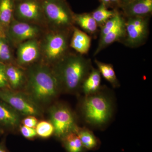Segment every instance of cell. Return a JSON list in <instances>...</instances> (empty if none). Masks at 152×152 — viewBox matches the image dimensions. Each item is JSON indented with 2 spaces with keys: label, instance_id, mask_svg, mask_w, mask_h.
Instances as JSON below:
<instances>
[{
  "label": "cell",
  "instance_id": "obj_1",
  "mask_svg": "<svg viewBox=\"0 0 152 152\" xmlns=\"http://www.w3.org/2000/svg\"><path fill=\"white\" fill-rule=\"evenodd\" d=\"M26 93L39 106L51 103L61 91L53 69L44 64H35L28 70Z\"/></svg>",
  "mask_w": 152,
  "mask_h": 152
},
{
  "label": "cell",
  "instance_id": "obj_2",
  "mask_svg": "<svg viewBox=\"0 0 152 152\" xmlns=\"http://www.w3.org/2000/svg\"><path fill=\"white\" fill-rule=\"evenodd\" d=\"M92 67L91 61L79 55H66L53 68L61 91L74 94L81 90L82 84Z\"/></svg>",
  "mask_w": 152,
  "mask_h": 152
},
{
  "label": "cell",
  "instance_id": "obj_3",
  "mask_svg": "<svg viewBox=\"0 0 152 152\" xmlns=\"http://www.w3.org/2000/svg\"><path fill=\"white\" fill-rule=\"evenodd\" d=\"M80 109L86 124L93 127L103 129L113 118V99L101 88L95 94L84 96Z\"/></svg>",
  "mask_w": 152,
  "mask_h": 152
},
{
  "label": "cell",
  "instance_id": "obj_4",
  "mask_svg": "<svg viewBox=\"0 0 152 152\" xmlns=\"http://www.w3.org/2000/svg\"><path fill=\"white\" fill-rule=\"evenodd\" d=\"M45 20L56 30L72 26L74 15L65 0H41Z\"/></svg>",
  "mask_w": 152,
  "mask_h": 152
},
{
  "label": "cell",
  "instance_id": "obj_5",
  "mask_svg": "<svg viewBox=\"0 0 152 152\" xmlns=\"http://www.w3.org/2000/svg\"><path fill=\"white\" fill-rule=\"evenodd\" d=\"M49 112L50 122L57 137L62 139L69 133L75 132L78 127L75 114L66 105L55 104L50 108Z\"/></svg>",
  "mask_w": 152,
  "mask_h": 152
},
{
  "label": "cell",
  "instance_id": "obj_6",
  "mask_svg": "<svg viewBox=\"0 0 152 152\" xmlns=\"http://www.w3.org/2000/svg\"><path fill=\"white\" fill-rule=\"evenodd\" d=\"M0 99L11 106L21 115L37 117L42 115L40 106L24 92L10 89H0Z\"/></svg>",
  "mask_w": 152,
  "mask_h": 152
},
{
  "label": "cell",
  "instance_id": "obj_7",
  "mask_svg": "<svg viewBox=\"0 0 152 152\" xmlns=\"http://www.w3.org/2000/svg\"><path fill=\"white\" fill-rule=\"evenodd\" d=\"M41 44V54L48 63L55 64L66 55L68 41L64 31L56 30L49 33Z\"/></svg>",
  "mask_w": 152,
  "mask_h": 152
},
{
  "label": "cell",
  "instance_id": "obj_8",
  "mask_svg": "<svg viewBox=\"0 0 152 152\" xmlns=\"http://www.w3.org/2000/svg\"><path fill=\"white\" fill-rule=\"evenodd\" d=\"M14 18L35 24L45 20L41 0H15Z\"/></svg>",
  "mask_w": 152,
  "mask_h": 152
},
{
  "label": "cell",
  "instance_id": "obj_9",
  "mask_svg": "<svg viewBox=\"0 0 152 152\" xmlns=\"http://www.w3.org/2000/svg\"><path fill=\"white\" fill-rule=\"evenodd\" d=\"M127 45L135 47L144 42L148 34V19L145 17H129L125 21Z\"/></svg>",
  "mask_w": 152,
  "mask_h": 152
},
{
  "label": "cell",
  "instance_id": "obj_10",
  "mask_svg": "<svg viewBox=\"0 0 152 152\" xmlns=\"http://www.w3.org/2000/svg\"><path fill=\"white\" fill-rule=\"evenodd\" d=\"M40 33L41 29L38 25L14 18L8 27L9 39L13 43L18 45L27 41L36 39Z\"/></svg>",
  "mask_w": 152,
  "mask_h": 152
},
{
  "label": "cell",
  "instance_id": "obj_11",
  "mask_svg": "<svg viewBox=\"0 0 152 152\" xmlns=\"http://www.w3.org/2000/svg\"><path fill=\"white\" fill-rule=\"evenodd\" d=\"M41 55L40 47L37 39L30 40L19 44L17 59L20 65L23 66L35 62Z\"/></svg>",
  "mask_w": 152,
  "mask_h": 152
},
{
  "label": "cell",
  "instance_id": "obj_12",
  "mask_svg": "<svg viewBox=\"0 0 152 152\" xmlns=\"http://www.w3.org/2000/svg\"><path fill=\"white\" fill-rule=\"evenodd\" d=\"M21 115L5 102L0 101V126L14 129L20 125Z\"/></svg>",
  "mask_w": 152,
  "mask_h": 152
},
{
  "label": "cell",
  "instance_id": "obj_13",
  "mask_svg": "<svg viewBox=\"0 0 152 152\" xmlns=\"http://www.w3.org/2000/svg\"><path fill=\"white\" fill-rule=\"evenodd\" d=\"M124 13L127 16L145 17L152 11V0H134L123 5Z\"/></svg>",
  "mask_w": 152,
  "mask_h": 152
},
{
  "label": "cell",
  "instance_id": "obj_14",
  "mask_svg": "<svg viewBox=\"0 0 152 152\" xmlns=\"http://www.w3.org/2000/svg\"><path fill=\"white\" fill-rule=\"evenodd\" d=\"M6 74L10 89L19 91L26 83V75L20 68L13 65H6Z\"/></svg>",
  "mask_w": 152,
  "mask_h": 152
},
{
  "label": "cell",
  "instance_id": "obj_15",
  "mask_svg": "<svg viewBox=\"0 0 152 152\" xmlns=\"http://www.w3.org/2000/svg\"><path fill=\"white\" fill-rule=\"evenodd\" d=\"M70 46L80 55L86 54L90 48L91 38L86 33L74 28Z\"/></svg>",
  "mask_w": 152,
  "mask_h": 152
},
{
  "label": "cell",
  "instance_id": "obj_16",
  "mask_svg": "<svg viewBox=\"0 0 152 152\" xmlns=\"http://www.w3.org/2000/svg\"><path fill=\"white\" fill-rule=\"evenodd\" d=\"M126 37V28L124 20L121 22L115 28L100 39L97 48L95 51L94 55H97L102 50L110 45Z\"/></svg>",
  "mask_w": 152,
  "mask_h": 152
},
{
  "label": "cell",
  "instance_id": "obj_17",
  "mask_svg": "<svg viewBox=\"0 0 152 152\" xmlns=\"http://www.w3.org/2000/svg\"><path fill=\"white\" fill-rule=\"evenodd\" d=\"M101 75L98 69L92 68L82 84L81 91L84 96L97 92L101 89Z\"/></svg>",
  "mask_w": 152,
  "mask_h": 152
},
{
  "label": "cell",
  "instance_id": "obj_18",
  "mask_svg": "<svg viewBox=\"0 0 152 152\" xmlns=\"http://www.w3.org/2000/svg\"><path fill=\"white\" fill-rule=\"evenodd\" d=\"M75 132L78 136L85 149L88 150H95L99 145V139L88 128L78 126Z\"/></svg>",
  "mask_w": 152,
  "mask_h": 152
},
{
  "label": "cell",
  "instance_id": "obj_19",
  "mask_svg": "<svg viewBox=\"0 0 152 152\" xmlns=\"http://www.w3.org/2000/svg\"><path fill=\"white\" fill-rule=\"evenodd\" d=\"M15 0H0V23L8 27L14 19Z\"/></svg>",
  "mask_w": 152,
  "mask_h": 152
},
{
  "label": "cell",
  "instance_id": "obj_20",
  "mask_svg": "<svg viewBox=\"0 0 152 152\" xmlns=\"http://www.w3.org/2000/svg\"><path fill=\"white\" fill-rule=\"evenodd\" d=\"M74 23H75L87 32L93 34L97 30L98 25L90 14H74Z\"/></svg>",
  "mask_w": 152,
  "mask_h": 152
},
{
  "label": "cell",
  "instance_id": "obj_21",
  "mask_svg": "<svg viewBox=\"0 0 152 152\" xmlns=\"http://www.w3.org/2000/svg\"><path fill=\"white\" fill-rule=\"evenodd\" d=\"M95 62L97 66L98 69L104 78L110 83L114 88L119 86V83L113 65L110 64L101 62L96 60H95Z\"/></svg>",
  "mask_w": 152,
  "mask_h": 152
},
{
  "label": "cell",
  "instance_id": "obj_22",
  "mask_svg": "<svg viewBox=\"0 0 152 152\" xmlns=\"http://www.w3.org/2000/svg\"><path fill=\"white\" fill-rule=\"evenodd\" d=\"M67 152H83L84 148L75 132L68 134L62 139Z\"/></svg>",
  "mask_w": 152,
  "mask_h": 152
},
{
  "label": "cell",
  "instance_id": "obj_23",
  "mask_svg": "<svg viewBox=\"0 0 152 152\" xmlns=\"http://www.w3.org/2000/svg\"><path fill=\"white\" fill-rule=\"evenodd\" d=\"M116 12L115 11L109 10L104 4H102L91 15L98 26H102L109 19L113 17Z\"/></svg>",
  "mask_w": 152,
  "mask_h": 152
},
{
  "label": "cell",
  "instance_id": "obj_24",
  "mask_svg": "<svg viewBox=\"0 0 152 152\" xmlns=\"http://www.w3.org/2000/svg\"><path fill=\"white\" fill-rule=\"evenodd\" d=\"M35 129L37 135L42 138L50 137L54 133V128L50 121H41L38 123Z\"/></svg>",
  "mask_w": 152,
  "mask_h": 152
},
{
  "label": "cell",
  "instance_id": "obj_25",
  "mask_svg": "<svg viewBox=\"0 0 152 152\" xmlns=\"http://www.w3.org/2000/svg\"><path fill=\"white\" fill-rule=\"evenodd\" d=\"M124 19L118 13L116 12L115 15L109 19L102 26L100 33V38L111 31L118 26Z\"/></svg>",
  "mask_w": 152,
  "mask_h": 152
},
{
  "label": "cell",
  "instance_id": "obj_26",
  "mask_svg": "<svg viewBox=\"0 0 152 152\" xmlns=\"http://www.w3.org/2000/svg\"><path fill=\"white\" fill-rule=\"evenodd\" d=\"M13 57L10 48L5 39L0 37V62L10 63Z\"/></svg>",
  "mask_w": 152,
  "mask_h": 152
},
{
  "label": "cell",
  "instance_id": "obj_27",
  "mask_svg": "<svg viewBox=\"0 0 152 152\" xmlns=\"http://www.w3.org/2000/svg\"><path fill=\"white\" fill-rule=\"evenodd\" d=\"M20 131L26 138L32 139L37 136L35 128L28 127L23 125L20 126Z\"/></svg>",
  "mask_w": 152,
  "mask_h": 152
},
{
  "label": "cell",
  "instance_id": "obj_28",
  "mask_svg": "<svg viewBox=\"0 0 152 152\" xmlns=\"http://www.w3.org/2000/svg\"><path fill=\"white\" fill-rule=\"evenodd\" d=\"M10 88L6 74V64L0 62V89Z\"/></svg>",
  "mask_w": 152,
  "mask_h": 152
},
{
  "label": "cell",
  "instance_id": "obj_29",
  "mask_svg": "<svg viewBox=\"0 0 152 152\" xmlns=\"http://www.w3.org/2000/svg\"><path fill=\"white\" fill-rule=\"evenodd\" d=\"M22 124L28 127L35 128L38 121L37 117L34 116H28L24 118L21 122Z\"/></svg>",
  "mask_w": 152,
  "mask_h": 152
},
{
  "label": "cell",
  "instance_id": "obj_30",
  "mask_svg": "<svg viewBox=\"0 0 152 152\" xmlns=\"http://www.w3.org/2000/svg\"><path fill=\"white\" fill-rule=\"evenodd\" d=\"M121 1L122 4L123 6L133 1H134V0H121Z\"/></svg>",
  "mask_w": 152,
  "mask_h": 152
},
{
  "label": "cell",
  "instance_id": "obj_31",
  "mask_svg": "<svg viewBox=\"0 0 152 152\" xmlns=\"http://www.w3.org/2000/svg\"><path fill=\"white\" fill-rule=\"evenodd\" d=\"M102 1V4H104L107 7L111 3L110 0H101Z\"/></svg>",
  "mask_w": 152,
  "mask_h": 152
},
{
  "label": "cell",
  "instance_id": "obj_32",
  "mask_svg": "<svg viewBox=\"0 0 152 152\" xmlns=\"http://www.w3.org/2000/svg\"><path fill=\"white\" fill-rule=\"evenodd\" d=\"M0 152H8L5 147L2 145H0Z\"/></svg>",
  "mask_w": 152,
  "mask_h": 152
},
{
  "label": "cell",
  "instance_id": "obj_33",
  "mask_svg": "<svg viewBox=\"0 0 152 152\" xmlns=\"http://www.w3.org/2000/svg\"><path fill=\"white\" fill-rule=\"evenodd\" d=\"M111 2L118 3L119 0H110Z\"/></svg>",
  "mask_w": 152,
  "mask_h": 152
},
{
  "label": "cell",
  "instance_id": "obj_34",
  "mask_svg": "<svg viewBox=\"0 0 152 152\" xmlns=\"http://www.w3.org/2000/svg\"><path fill=\"white\" fill-rule=\"evenodd\" d=\"M3 130L2 129H1V128H0V134H1L2 133H3Z\"/></svg>",
  "mask_w": 152,
  "mask_h": 152
}]
</instances>
